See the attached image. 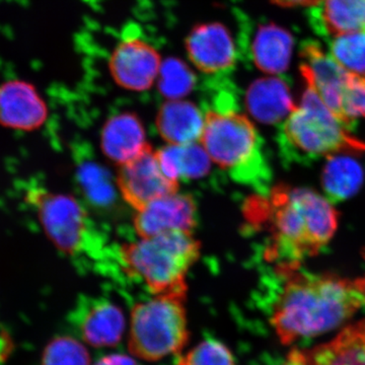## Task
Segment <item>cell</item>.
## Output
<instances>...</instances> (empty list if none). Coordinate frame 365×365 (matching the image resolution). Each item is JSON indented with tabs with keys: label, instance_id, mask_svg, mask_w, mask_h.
Masks as SVG:
<instances>
[{
	"label": "cell",
	"instance_id": "cell-1",
	"mask_svg": "<svg viewBox=\"0 0 365 365\" xmlns=\"http://www.w3.org/2000/svg\"><path fill=\"white\" fill-rule=\"evenodd\" d=\"M282 280L271 324L284 345L344 324L365 307V277L350 280L319 275L299 266L276 268Z\"/></svg>",
	"mask_w": 365,
	"mask_h": 365
},
{
	"label": "cell",
	"instance_id": "cell-2",
	"mask_svg": "<svg viewBox=\"0 0 365 365\" xmlns=\"http://www.w3.org/2000/svg\"><path fill=\"white\" fill-rule=\"evenodd\" d=\"M252 203L253 222L268 223L265 255L276 268L299 266L325 248L337 228L332 202L309 189L276 187Z\"/></svg>",
	"mask_w": 365,
	"mask_h": 365
},
{
	"label": "cell",
	"instance_id": "cell-3",
	"mask_svg": "<svg viewBox=\"0 0 365 365\" xmlns=\"http://www.w3.org/2000/svg\"><path fill=\"white\" fill-rule=\"evenodd\" d=\"M199 143L235 181L268 193L270 170L260 134L248 117L232 109L209 110Z\"/></svg>",
	"mask_w": 365,
	"mask_h": 365
},
{
	"label": "cell",
	"instance_id": "cell-4",
	"mask_svg": "<svg viewBox=\"0 0 365 365\" xmlns=\"http://www.w3.org/2000/svg\"><path fill=\"white\" fill-rule=\"evenodd\" d=\"M200 250L193 232L174 230L122 245L119 259L125 272L143 281L151 294L187 297V274Z\"/></svg>",
	"mask_w": 365,
	"mask_h": 365
},
{
	"label": "cell",
	"instance_id": "cell-5",
	"mask_svg": "<svg viewBox=\"0 0 365 365\" xmlns=\"http://www.w3.org/2000/svg\"><path fill=\"white\" fill-rule=\"evenodd\" d=\"M283 153L295 163H309L341 153H365V143L352 136L349 125L338 117L307 85L302 102L283 122Z\"/></svg>",
	"mask_w": 365,
	"mask_h": 365
},
{
	"label": "cell",
	"instance_id": "cell-6",
	"mask_svg": "<svg viewBox=\"0 0 365 365\" xmlns=\"http://www.w3.org/2000/svg\"><path fill=\"white\" fill-rule=\"evenodd\" d=\"M25 202L60 252L76 260L100 256L103 244L97 228L74 197L54 193L33 182L25 187Z\"/></svg>",
	"mask_w": 365,
	"mask_h": 365
},
{
	"label": "cell",
	"instance_id": "cell-7",
	"mask_svg": "<svg viewBox=\"0 0 365 365\" xmlns=\"http://www.w3.org/2000/svg\"><path fill=\"white\" fill-rule=\"evenodd\" d=\"M186 297L155 295L132 309L129 350L134 356L157 361L182 351L189 340Z\"/></svg>",
	"mask_w": 365,
	"mask_h": 365
},
{
	"label": "cell",
	"instance_id": "cell-8",
	"mask_svg": "<svg viewBox=\"0 0 365 365\" xmlns=\"http://www.w3.org/2000/svg\"><path fill=\"white\" fill-rule=\"evenodd\" d=\"M117 186L125 202L137 212L158 199L178 193L180 182L165 174L158 150L148 144L135 158L121 165Z\"/></svg>",
	"mask_w": 365,
	"mask_h": 365
},
{
	"label": "cell",
	"instance_id": "cell-9",
	"mask_svg": "<svg viewBox=\"0 0 365 365\" xmlns=\"http://www.w3.org/2000/svg\"><path fill=\"white\" fill-rule=\"evenodd\" d=\"M160 53L139 38H128L117 45L109 61L110 73L125 90H150L162 67Z\"/></svg>",
	"mask_w": 365,
	"mask_h": 365
},
{
	"label": "cell",
	"instance_id": "cell-10",
	"mask_svg": "<svg viewBox=\"0 0 365 365\" xmlns=\"http://www.w3.org/2000/svg\"><path fill=\"white\" fill-rule=\"evenodd\" d=\"M198 222V209L193 196L175 193L153 201L137 211L133 225L140 239L174 230L193 232Z\"/></svg>",
	"mask_w": 365,
	"mask_h": 365
},
{
	"label": "cell",
	"instance_id": "cell-11",
	"mask_svg": "<svg viewBox=\"0 0 365 365\" xmlns=\"http://www.w3.org/2000/svg\"><path fill=\"white\" fill-rule=\"evenodd\" d=\"M186 51L197 69L207 74L232 68L237 50L230 31L220 23L197 25L187 36Z\"/></svg>",
	"mask_w": 365,
	"mask_h": 365
},
{
	"label": "cell",
	"instance_id": "cell-12",
	"mask_svg": "<svg viewBox=\"0 0 365 365\" xmlns=\"http://www.w3.org/2000/svg\"><path fill=\"white\" fill-rule=\"evenodd\" d=\"M71 321L81 337L96 347L116 345L124 332L123 313L104 299L81 297Z\"/></svg>",
	"mask_w": 365,
	"mask_h": 365
},
{
	"label": "cell",
	"instance_id": "cell-13",
	"mask_svg": "<svg viewBox=\"0 0 365 365\" xmlns=\"http://www.w3.org/2000/svg\"><path fill=\"white\" fill-rule=\"evenodd\" d=\"M300 56V72L307 85L312 86L321 100L340 117L341 97L350 71L312 41L302 44Z\"/></svg>",
	"mask_w": 365,
	"mask_h": 365
},
{
	"label": "cell",
	"instance_id": "cell-14",
	"mask_svg": "<svg viewBox=\"0 0 365 365\" xmlns=\"http://www.w3.org/2000/svg\"><path fill=\"white\" fill-rule=\"evenodd\" d=\"M47 116L42 98L24 81H9L0 86V122L19 130L38 128Z\"/></svg>",
	"mask_w": 365,
	"mask_h": 365
},
{
	"label": "cell",
	"instance_id": "cell-15",
	"mask_svg": "<svg viewBox=\"0 0 365 365\" xmlns=\"http://www.w3.org/2000/svg\"><path fill=\"white\" fill-rule=\"evenodd\" d=\"M309 21L326 38L365 31V0H321L311 6Z\"/></svg>",
	"mask_w": 365,
	"mask_h": 365
},
{
	"label": "cell",
	"instance_id": "cell-16",
	"mask_svg": "<svg viewBox=\"0 0 365 365\" xmlns=\"http://www.w3.org/2000/svg\"><path fill=\"white\" fill-rule=\"evenodd\" d=\"M148 144L143 122L132 113H122L110 118L101 137L106 157L120 165L135 158Z\"/></svg>",
	"mask_w": 365,
	"mask_h": 365
},
{
	"label": "cell",
	"instance_id": "cell-17",
	"mask_svg": "<svg viewBox=\"0 0 365 365\" xmlns=\"http://www.w3.org/2000/svg\"><path fill=\"white\" fill-rule=\"evenodd\" d=\"M155 125L158 134L170 145L199 143L204 114L189 101L169 100L158 110Z\"/></svg>",
	"mask_w": 365,
	"mask_h": 365
},
{
	"label": "cell",
	"instance_id": "cell-18",
	"mask_svg": "<svg viewBox=\"0 0 365 365\" xmlns=\"http://www.w3.org/2000/svg\"><path fill=\"white\" fill-rule=\"evenodd\" d=\"M246 106L255 119L265 124H275L287 119L295 108L289 88L278 78L254 81L246 93Z\"/></svg>",
	"mask_w": 365,
	"mask_h": 365
},
{
	"label": "cell",
	"instance_id": "cell-19",
	"mask_svg": "<svg viewBox=\"0 0 365 365\" xmlns=\"http://www.w3.org/2000/svg\"><path fill=\"white\" fill-rule=\"evenodd\" d=\"M294 37L274 24L261 25L252 42V58L255 66L269 74L287 71L292 59Z\"/></svg>",
	"mask_w": 365,
	"mask_h": 365
},
{
	"label": "cell",
	"instance_id": "cell-20",
	"mask_svg": "<svg viewBox=\"0 0 365 365\" xmlns=\"http://www.w3.org/2000/svg\"><path fill=\"white\" fill-rule=\"evenodd\" d=\"M304 352L309 365H365V319L345 327L330 342Z\"/></svg>",
	"mask_w": 365,
	"mask_h": 365
},
{
	"label": "cell",
	"instance_id": "cell-21",
	"mask_svg": "<svg viewBox=\"0 0 365 365\" xmlns=\"http://www.w3.org/2000/svg\"><path fill=\"white\" fill-rule=\"evenodd\" d=\"M160 165L170 179L195 180L208 174L211 160L200 143L168 145L158 150Z\"/></svg>",
	"mask_w": 365,
	"mask_h": 365
},
{
	"label": "cell",
	"instance_id": "cell-22",
	"mask_svg": "<svg viewBox=\"0 0 365 365\" xmlns=\"http://www.w3.org/2000/svg\"><path fill=\"white\" fill-rule=\"evenodd\" d=\"M364 181V170L351 157L338 155L329 157L323 174L327 198L332 201L345 200L356 193Z\"/></svg>",
	"mask_w": 365,
	"mask_h": 365
},
{
	"label": "cell",
	"instance_id": "cell-23",
	"mask_svg": "<svg viewBox=\"0 0 365 365\" xmlns=\"http://www.w3.org/2000/svg\"><path fill=\"white\" fill-rule=\"evenodd\" d=\"M158 90L169 100L186 97L195 86V76L186 64L180 60H165L158 73Z\"/></svg>",
	"mask_w": 365,
	"mask_h": 365
},
{
	"label": "cell",
	"instance_id": "cell-24",
	"mask_svg": "<svg viewBox=\"0 0 365 365\" xmlns=\"http://www.w3.org/2000/svg\"><path fill=\"white\" fill-rule=\"evenodd\" d=\"M330 54L348 71L365 74V31L332 38Z\"/></svg>",
	"mask_w": 365,
	"mask_h": 365
},
{
	"label": "cell",
	"instance_id": "cell-25",
	"mask_svg": "<svg viewBox=\"0 0 365 365\" xmlns=\"http://www.w3.org/2000/svg\"><path fill=\"white\" fill-rule=\"evenodd\" d=\"M42 365H90V354L78 340L58 337L46 348Z\"/></svg>",
	"mask_w": 365,
	"mask_h": 365
},
{
	"label": "cell",
	"instance_id": "cell-26",
	"mask_svg": "<svg viewBox=\"0 0 365 365\" xmlns=\"http://www.w3.org/2000/svg\"><path fill=\"white\" fill-rule=\"evenodd\" d=\"M78 180L86 197L95 204L106 205L111 202L114 192L107 174L98 165L86 163L78 168Z\"/></svg>",
	"mask_w": 365,
	"mask_h": 365
},
{
	"label": "cell",
	"instance_id": "cell-27",
	"mask_svg": "<svg viewBox=\"0 0 365 365\" xmlns=\"http://www.w3.org/2000/svg\"><path fill=\"white\" fill-rule=\"evenodd\" d=\"M340 117L348 125L365 117V74L350 72L341 97Z\"/></svg>",
	"mask_w": 365,
	"mask_h": 365
},
{
	"label": "cell",
	"instance_id": "cell-28",
	"mask_svg": "<svg viewBox=\"0 0 365 365\" xmlns=\"http://www.w3.org/2000/svg\"><path fill=\"white\" fill-rule=\"evenodd\" d=\"M177 365H235L234 356L227 346L207 340L180 357Z\"/></svg>",
	"mask_w": 365,
	"mask_h": 365
},
{
	"label": "cell",
	"instance_id": "cell-29",
	"mask_svg": "<svg viewBox=\"0 0 365 365\" xmlns=\"http://www.w3.org/2000/svg\"><path fill=\"white\" fill-rule=\"evenodd\" d=\"M95 365H139L135 360L126 355L113 354L103 357Z\"/></svg>",
	"mask_w": 365,
	"mask_h": 365
},
{
	"label": "cell",
	"instance_id": "cell-30",
	"mask_svg": "<svg viewBox=\"0 0 365 365\" xmlns=\"http://www.w3.org/2000/svg\"><path fill=\"white\" fill-rule=\"evenodd\" d=\"M280 365H309V362L307 360L306 352L292 350Z\"/></svg>",
	"mask_w": 365,
	"mask_h": 365
},
{
	"label": "cell",
	"instance_id": "cell-31",
	"mask_svg": "<svg viewBox=\"0 0 365 365\" xmlns=\"http://www.w3.org/2000/svg\"><path fill=\"white\" fill-rule=\"evenodd\" d=\"M273 4L277 6L292 7V6H314L318 4L321 0H271Z\"/></svg>",
	"mask_w": 365,
	"mask_h": 365
},
{
	"label": "cell",
	"instance_id": "cell-32",
	"mask_svg": "<svg viewBox=\"0 0 365 365\" xmlns=\"http://www.w3.org/2000/svg\"><path fill=\"white\" fill-rule=\"evenodd\" d=\"M11 348V341L7 337L6 333L0 328V364L6 359Z\"/></svg>",
	"mask_w": 365,
	"mask_h": 365
}]
</instances>
